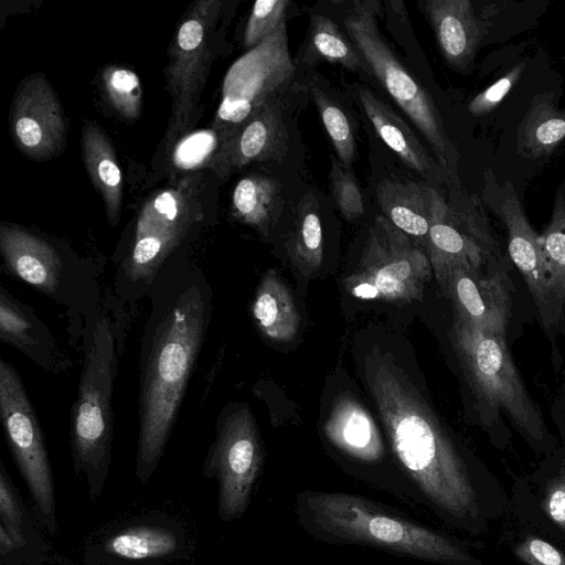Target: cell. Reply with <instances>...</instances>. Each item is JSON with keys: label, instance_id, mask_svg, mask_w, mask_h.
<instances>
[{"label": "cell", "instance_id": "obj_1", "mask_svg": "<svg viewBox=\"0 0 565 565\" xmlns=\"http://www.w3.org/2000/svg\"><path fill=\"white\" fill-rule=\"evenodd\" d=\"M139 353L136 475L156 470L177 423L212 317V287L202 269L173 257L158 274Z\"/></svg>", "mask_w": 565, "mask_h": 565}, {"label": "cell", "instance_id": "obj_2", "mask_svg": "<svg viewBox=\"0 0 565 565\" xmlns=\"http://www.w3.org/2000/svg\"><path fill=\"white\" fill-rule=\"evenodd\" d=\"M364 377L391 449L422 505L463 527L481 508L468 466L425 398L388 352L374 347Z\"/></svg>", "mask_w": 565, "mask_h": 565}, {"label": "cell", "instance_id": "obj_3", "mask_svg": "<svg viewBox=\"0 0 565 565\" xmlns=\"http://www.w3.org/2000/svg\"><path fill=\"white\" fill-rule=\"evenodd\" d=\"M294 513L299 527L324 544L370 547L440 565H482L456 539L361 494L301 490Z\"/></svg>", "mask_w": 565, "mask_h": 565}, {"label": "cell", "instance_id": "obj_4", "mask_svg": "<svg viewBox=\"0 0 565 565\" xmlns=\"http://www.w3.org/2000/svg\"><path fill=\"white\" fill-rule=\"evenodd\" d=\"M109 295L89 311L79 331L83 366L71 415V446L76 472L99 490L110 463L114 433L113 395L125 322Z\"/></svg>", "mask_w": 565, "mask_h": 565}, {"label": "cell", "instance_id": "obj_5", "mask_svg": "<svg viewBox=\"0 0 565 565\" xmlns=\"http://www.w3.org/2000/svg\"><path fill=\"white\" fill-rule=\"evenodd\" d=\"M449 335L468 385L486 411L495 416L503 413L525 437L544 440L547 426L519 374L505 335L487 332L456 315Z\"/></svg>", "mask_w": 565, "mask_h": 565}, {"label": "cell", "instance_id": "obj_6", "mask_svg": "<svg viewBox=\"0 0 565 565\" xmlns=\"http://www.w3.org/2000/svg\"><path fill=\"white\" fill-rule=\"evenodd\" d=\"M194 179L152 195L142 206L128 250L118 262L113 296L132 305L148 296L158 274L199 221Z\"/></svg>", "mask_w": 565, "mask_h": 565}, {"label": "cell", "instance_id": "obj_7", "mask_svg": "<svg viewBox=\"0 0 565 565\" xmlns=\"http://www.w3.org/2000/svg\"><path fill=\"white\" fill-rule=\"evenodd\" d=\"M374 0L353 1L343 17V28L372 75L429 143L439 164L456 174L458 152L448 137L440 113L425 87L401 63L382 38Z\"/></svg>", "mask_w": 565, "mask_h": 565}, {"label": "cell", "instance_id": "obj_8", "mask_svg": "<svg viewBox=\"0 0 565 565\" xmlns=\"http://www.w3.org/2000/svg\"><path fill=\"white\" fill-rule=\"evenodd\" d=\"M0 254L10 276L64 307L81 328L103 299L97 271L68 262L54 244L20 225L1 223Z\"/></svg>", "mask_w": 565, "mask_h": 565}, {"label": "cell", "instance_id": "obj_9", "mask_svg": "<svg viewBox=\"0 0 565 565\" xmlns=\"http://www.w3.org/2000/svg\"><path fill=\"white\" fill-rule=\"evenodd\" d=\"M433 274L428 256L383 215L373 221L354 271L344 279L354 297L411 303L422 300Z\"/></svg>", "mask_w": 565, "mask_h": 565}, {"label": "cell", "instance_id": "obj_10", "mask_svg": "<svg viewBox=\"0 0 565 565\" xmlns=\"http://www.w3.org/2000/svg\"><path fill=\"white\" fill-rule=\"evenodd\" d=\"M295 73L285 20L271 35L244 53L227 70L213 121L218 143L265 104L280 97Z\"/></svg>", "mask_w": 565, "mask_h": 565}, {"label": "cell", "instance_id": "obj_11", "mask_svg": "<svg viewBox=\"0 0 565 565\" xmlns=\"http://www.w3.org/2000/svg\"><path fill=\"white\" fill-rule=\"evenodd\" d=\"M264 451L249 407L226 405L216 422L206 473L218 481V514L223 521L239 519L246 511L258 479Z\"/></svg>", "mask_w": 565, "mask_h": 565}, {"label": "cell", "instance_id": "obj_12", "mask_svg": "<svg viewBox=\"0 0 565 565\" xmlns=\"http://www.w3.org/2000/svg\"><path fill=\"white\" fill-rule=\"evenodd\" d=\"M222 2H195L179 24L171 43L166 68L172 113L167 130L168 141L186 131L195 115L198 102L209 72L211 40Z\"/></svg>", "mask_w": 565, "mask_h": 565}, {"label": "cell", "instance_id": "obj_13", "mask_svg": "<svg viewBox=\"0 0 565 565\" xmlns=\"http://www.w3.org/2000/svg\"><path fill=\"white\" fill-rule=\"evenodd\" d=\"M0 419L15 465L39 510L54 523V486L44 435L19 372L0 360Z\"/></svg>", "mask_w": 565, "mask_h": 565}, {"label": "cell", "instance_id": "obj_14", "mask_svg": "<svg viewBox=\"0 0 565 565\" xmlns=\"http://www.w3.org/2000/svg\"><path fill=\"white\" fill-rule=\"evenodd\" d=\"M482 201L505 226L511 262L526 282L541 324L546 331H552L565 321V312L551 287L540 234L527 220L513 183L509 180L501 182L491 169H484Z\"/></svg>", "mask_w": 565, "mask_h": 565}, {"label": "cell", "instance_id": "obj_15", "mask_svg": "<svg viewBox=\"0 0 565 565\" xmlns=\"http://www.w3.org/2000/svg\"><path fill=\"white\" fill-rule=\"evenodd\" d=\"M435 276L456 316L487 332L505 335L513 286L504 255L493 256L486 273L450 265L436 271Z\"/></svg>", "mask_w": 565, "mask_h": 565}, {"label": "cell", "instance_id": "obj_16", "mask_svg": "<svg viewBox=\"0 0 565 565\" xmlns=\"http://www.w3.org/2000/svg\"><path fill=\"white\" fill-rule=\"evenodd\" d=\"M10 127L19 150L35 161L60 154L66 145L67 122L61 102L42 74L24 78L12 102Z\"/></svg>", "mask_w": 565, "mask_h": 565}, {"label": "cell", "instance_id": "obj_17", "mask_svg": "<svg viewBox=\"0 0 565 565\" xmlns=\"http://www.w3.org/2000/svg\"><path fill=\"white\" fill-rule=\"evenodd\" d=\"M418 7L443 58L458 72L470 71L480 49L497 43L487 0H423Z\"/></svg>", "mask_w": 565, "mask_h": 565}, {"label": "cell", "instance_id": "obj_18", "mask_svg": "<svg viewBox=\"0 0 565 565\" xmlns=\"http://www.w3.org/2000/svg\"><path fill=\"white\" fill-rule=\"evenodd\" d=\"M288 134L280 98L253 114L228 138L217 145L209 167L220 177L263 161H280L288 151Z\"/></svg>", "mask_w": 565, "mask_h": 565}, {"label": "cell", "instance_id": "obj_19", "mask_svg": "<svg viewBox=\"0 0 565 565\" xmlns=\"http://www.w3.org/2000/svg\"><path fill=\"white\" fill-rule=\"evenodd\" d=\"M0 341L49 373L58 374L72 365L49 327L4 286L0 288Z\"/></svg>", "mask_w": 565, "mask_h": 565}, {"label": "cell", "instance_id": "obj_20", "mask_svg": "<svg viewBox=\"0 0 565 565\" xmlns=\"http://www.w3.org/2000/svg\"><path fill=\"white\" fill-rule=\"evenodd\" d=\"M356 90L375 132L407 168L433 181H441L446 174L457 181L431 159L409 126L386 103L363 85Z\"/></svg>", "mask_w": 565, "mask_h": 565}, {"label": "cell", "instance_id": "obj_21", "mask_svg": "<svg viewBox=\"0 0 565 565\" xmlns=\"http://www.w3.org/2000/svg\"><path fill=\"white\" fill-rule=\"evenodd\" d=\"M556 88L536 92L515 132L518 153L524 159L546 160L565 149V107Z\"/></svg>", "mask_w": 565, "mask_h": 565}, {"label": "cell", "instance_id": "obj_22", "mask_svg": "<svg viewBox=\"0 0 565 565\" xmlns=\"http://www.w3.org/2000/svg\"><path fill=\"white\" fill-rule=\"evenodd\" d=\"M329 441L345 456L374 465L384 457L380 431L369 412L351 396L334 402L324 424Z\"/></svg>", "mask_w": 565, "mask_h": 565}, {"label": "cell", "instance_id": "obj_23", "mask_svg": "<svg viewBox=\"0 0 565 565\" xmlns=\"http://www.w3.org/2000/svg\"><path fill=\"white\" fill-rule=\"evenodd\" d=\"M436 188L413 182L385 179L376 188L383 216L409 237L427 242L433 221Z\"/></svg>", "mask_w": 565, "mask_h": 565}, {"label": "cell", "instance_id": "obj_24", "mask_svg": "<svg viewBox=\"0 0 565 565\" xmlns=\"http://www.w3.org/2000/svg\"><path fill=\"white\" fill-rule=\"evenodd\" d=\"M82 154L88 177L100 194L108 223L117 226L122 204V174L113 143L95 121H85Z\"/></svg>", "mask_w": 565, "mask_h": 565}, {"label": "cell", "instance_id": "obj_25", "mask_svg": "<svg viewBox=\"0 0 565 565\" xmlns=\"http://www.w3.org/2000/svg\"><path fill=\"white\" fill-rule=\"evenodd\" d=\"M252 316L258 331L279 343L292 341L300 328V315L287 285L268 269L256 289Z\"/></svg>", "mask_w": 565, "mask_h": 565}, {"label": "cell", "instance_id": "obj_26", "mask_svg": "<svg viewBox=\"0 0 565 565\" xmlns=\"http://www.w3.org/2000/svg\"><path fill=\"white\" fill-rule=\"evenodd\" d=\"M280 184L271 177L249 174L242 178L232 192V215L266 236L280 210Z\"/></svg>", "mask_w": 565, "mask_h": 565}, {"label": "cell", "instance_id": "obj_27", "mask_svg": "<svg viewBox=\"0 0 565 565\" xmlns=\"http://www.w3.org/2000/svg\"><path fill=\"white\" fill-rule=\"evenodd\" d=\"M308 53L347 70L372 75L359 50L339 25L324 14H312L309 24Z\"/></svg>", "mask_w": 565, "mask_h": 565}, {"label": "cell", "instance_id": "obj_28", "mask_svg": "<svg viewBox=\"0 0 565 565\" xmlns=\"http://www.w3.org/2000/svg\"><path fill=\"white\" fill-rule=\"evenodd\" d=\"M540 242L553 294L565 312V175L555 192L551 217Z\"/></svg>", "mask_w": 565, "mask_h": 565}, {"label": "cell", "instance_id": "obj_29", "mask_svg": "<svg viewBox=\"0 0 565 565\" xmlns=\"http://www.w3.org/2000/svg\"><path fill=\"white\" fill-rule=\"evenodd\" d=\"M290 260L303 277L317 271L323 258V233L312 203L302 204L287 242Z\"/></svg>", "mask_w": 565, "mask_h": 565}, {"label": "cell", "instance_id": "obj_30", "mask_svg": "<svg viewBox=\"0 0 565 565\" xmlns=\"http://www.w3.org/2000/svg\"><path fill=\"white\" fill-rule=\"evenodd\" d=\"M104 548L111 555L127 559L156 558L173 553L177 539L168 529L139 525L113 535Z\"/></svg>", "mask_w": 565, "mask_h": 565}, {"label": "cell", "instance_id": "obj_31", "mask_svg": "<svg viewBox=\"0 0 565 565\" xmlns=\"http://www.w3.org/2000/svg\"><path fill=\"white\" fill-rule=\"evenodd\" d=\"M309 92L339 162L349 169L355 156L356 143L348 114L337 100L316 83L311 82L309 84Z\"/></svg>", "mask_w": 565, "mask_h": 565}, {"label": "cell", "instance_id": "obj_32", "mask_svg": "<svg viewBox=\"0 0 565 565\" xmlns=\"http://www.w3.org/2000/svg\"><path fill=\"white\" fill-rule=\"evenodd\" d=\"M102 87L109 105L124 118L137 119L142 110V92L137 74L117 65L102 73Z\"/></svg>", "mask_w": 565, "mask_h": 565}, {"label": "cell", "instance_id": "obj_33", "mask_svg": "<svg viewBox=\"0 0 565 565\" xmlns=\"http://www.w3.org/2000/svg\"><path fill=\"white\" fill-rule=\"evenodd\" d=\"M287 0H258L253 4L244 30L243 44L250 50L269 35L286 20Z\"/></svg>", "mask_w": 565, "mask_h": 565}, {"label": "cell", "instance_id": "obj_34", "mask_svg": "<svg viewBox=\"0 0 565 565\" xmlns=\"http://www.w3.org/2000/svg\"><path fill=\"white\" fill-rule=\"evenodd\" d=\"M527 63L525 58H521L492 84L475 95L467 106L469 114L478 118L492 114L521 81L526 72Z\"/></svg>", "mask_w": 565, "mask_h": 565}, {"label": "cell", "instance_id": "obj_35", "mask_svg": "<svg viewBox=\"0 0 565 565\" xmlns=\"http://www.w3.org/2000/svg\"><path fill=\"white\" fill-rule=\"evenodd\" d=\"M330 183L337 206L342 216L352 221L364 213L361 189L348 168L333 160L330 169Z\"/></svg>", "mask_w": 565, "mask_h": 565}, {"label": "cell", "instance_id": "obj_36", "mask_svg": "<svg viewBox=\"0 0 565 565\" xmlns=\"http://www.w3.org/2000/svg\"><path fill=\"white\" fill-rule=\"evenodd\" d=\"M0 515L1 524L14 540L15 546H24L25 540L21 532L22 513L2 466L0 469Z\"/></svg>", "mask_w": 565, "mask_h": 565}, {"label": "cell", "instance_id": "obj_37", "mask_svg": "<svg viewBox=\"0 0 565 565\" xmlns=\"http://www.w3.org/2000/svg\"><path fill=\"white\" fill-rule=\"evenodd\" d=\"M516 555L530 565H565V556L556 547L536 537L525 540Z\"/></svg>", "mask_w": 565, "mask_h": 565}, {"label": "cell", "instance_id": "obj_38", "mask_svg": "<svg viewBox=\"0 0 565 565\" xmlns=\"http://www.w3.org/2000/svg\"><path fill=\"white\" fill-rule=\"evenodd\" d=\"M544 507L550 519L565 531V472L547 484Z\"/></svg>", "mask_w": 565, "mask_h": 565}, {"label": "cell", "instance_id": "obj_39", "mask_svg": "<svg viewBox=\"0 0 565 565\" xmlns=\"http://www.w3.org/2000/svg\"><path fill=\"white\" fill-rule=\"evenodd\" d=\"M15 546L14 540L7 531L3 524L0 525V553L1 555H6L11 552Z\"/></svg>", "mask_w": 565, "mask_h": 565}]
</instances>
